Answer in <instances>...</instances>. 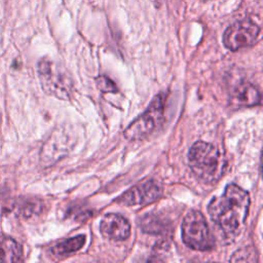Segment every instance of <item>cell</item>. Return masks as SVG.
<instances>
[{
    "label": "cell",
    "instance_id": "6da1fadb",
    "mask_svg": "<svg viewBox=\"0 0 263 263\" xmlns=\"http://www.w3.org/2000/svg\"><path fill=\"white\" fill-rule=\"evenodd\" d=\"M250 206L249 193L235 184L227 185L220 196H215L208 206L212 221L227 236L236 235L245 224Z\"/></svg>",
    "mask_w": 263,
    "mask_h": 263
},
{
    "label": "cell",
    "instance_id": "7a4b0ae2",
    "mask_svg": "<svg viewBox=\"0 0 263 263\" xmlns=\"http://www.w3.org/2000/svg\"><path fill=\"white\" fill-rule=\"evenodd\" d=\"M189 166L195 176L205 183L217 182L224 173L226 161L221 151L214 145L198 141L188 153Z\"/></svg>",
    "mask_w": 263,
    "mask_h": 263
},
{
    "label": "cell",
    "instance_id": "3957f363",
    "mask_svg": "<svg viewBox=\"0 0 263 263\" xmlns=\"http://www.w3.org/2000/svg\"><path fill=\"white\" fill-rule=\"evenodd\" d=\"M38 77L43 90L61 100H69L73 92V83L69 73L61 66L48 60L38 64Z\"/></svg>",
    "mask_w": 263,
    "mask_h": 263
},
{
    "label": "cell",
    "instance_id": "277c9868",
    "mask_svg": "<svg viewBox=\"0 0 263 263\" xmlns=\"http://www.w3.org/2000/svg\"><path fill=\"white\" fill-rule=\"evenodd\" d=\"M164 101L163 93L155 96L147 110L125 128L124 138L128 141L142 140L152 134L163 120Z\"/></svg>",
    "mask_w": 263,
    "mask_h": 263
},
{
    "label": "cell",
    "instance_id": "5b68a950",
    "mask_svg": "<svg viewBox=\"0 0 263 263\" xmlns=\"http://www.w3.org/2000/svg\"><path fill=\"white\" fill-rule=\"evenodd\" d=\"M182 238L187 247L196 251H208L215 245L203 215L194 210L187 213L183 219Z\"/></svg>",
    "mask_w": 263,
    "mask_h": 263
},
{
    "label": "cell",
    "instance_id": "8992f818",
    "mask_svg": "<svg viewBox=\"0 0 263 263\" xmlns=\"http://www.w3.org/2000/svg\"><path fill=\"white\" fill-rule=\"evenodd\" d=\"M260 34V27L251 20L237 21L224 32L223 43L230 50H238L256 43Z\"/></svg>",
    "mask_w": 263,
    "mask_h": 263
},
{
    "label": "cell",
    "instance_id": "52a82bcc",
    "mask_svg": "<svg viewBox=\"0 0 263 263\" xmlns=\"http://www.w3.org/2000/svg\"><path fill=\"white\" fill-rule=\"evenodd\" d=\"M161 195L160 184L154 180H146L128 189L116 201L124 205H144L155 201Z\"/></svg>",
    "mask_w": 263,
    "mask_h": 263
},
{
    "label": "cell",
    "instance_id": "ba28073f",
    "mask_svg": "<svg viewBox=\"0 0 263 263\" xmlns=\"http://www.w3.org/2000/svg\"><path fill=\"white\" fill-rule=\"evenodd\" d=\"M103 236L111 240H124L130 235V225L128 221L118 214L106 215L100 224Z\"/></svg>",
    "mask_w": 263,
    "mask_h": 263
},
{
    "label": "cell",
    "instance_id": "9c48e42d",
    "mask_svg": "<svg viewBox=\"0 0 263 263\" xmlns=\"http://www.w3.org/2000/svg\"><path fill=\"white\" fill-rule=\"evenodd\" d=\"M232 98L242 106H256L261 102V95L259 90L248 82H241L232 90Z\"/></svg>",
    "mask_w": 263,
    "mask_h": 263
},
{
    "label": "cell",
    "instance_id": "30bf717a",
    "mask_svg": "<svg viewBox=\"0 0 263 263\" xmlns=\"http://www.w3.org/2000/svg\"><path fill=\"white\" fill-rule=\"evenodd\" d=\"M22 256V248L13 238L0 236V262H18Z\"/></svg>",
    "mask_w": 263,
    "mask_h": 263
},
{
    "label": "cell",
    "instance_id": "8fae6325",
    "mask_svg": "<svg viewBox=\"0 0 263 263\" xmlns=\"http://www.w3.org/2000/svg\"><path fill=\"white\" fill-rule=\"evenodd\" d=\"M84 243H85V236L77 235L54 245L51 249V253L55 257L67 256V255H70L71 253H74L80 250Z\"/></svg>",
    "mask_w": 263,
    "mask_h": 263
},
{
    "label": "cell",
    "instance_id": "7c38bea8",
    "mask_svg": "<svg viewBox=\"0 0 263 263\" xmlns=\"http://www.w3.org/2000/svg\"><path fill=\"white\" fill-rule=\"evenodd\" d=\"M140 226L144 232L147 233H160L164 229V225L162 221L155 215H146L141 218Z\"/></svg>",
    "mask_w": 263,
    "mask_h": 263
},
{
    "label": "cell",
    "instance_id": "4fadbf2b",
    "mask_svg": "<svg viewBox=\"0 0 263 263\" xmlns=\"http://www.w3.org/2000/svg\"><path fill=\"white\" fill-rule=\"evenodd\" d=\"M41 211V203L37 200H26L20 206V213L25 217H30Z\"/></svg>",
    "mask_w": 263,
    "mask_h": 263
},
{
    "label": "cell",
    "instance_id": "5bb4252c",
    "mask_svg": "<svg viewBox=\"0 0 263 263\" xmlns=\"http://www.w3.org/2000/svg\"><path fill=\"white\" fill-rule=\"evenodd\" d=\"M97 87L103 92H116L117 86L115 83L106 76H100L97 78Z\"/></svg>",
    "mask_w": 263,
    "mask_h": 263
}]
</instances>
